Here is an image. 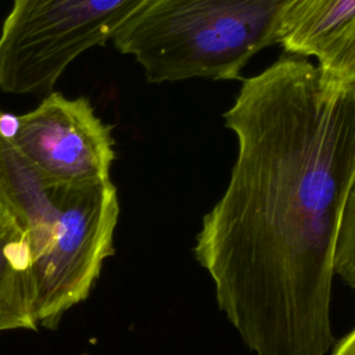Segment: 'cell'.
<instances>
[{"instance_id":"obj_1","label":"cell","mask_w":355,"mask_h":355,"mask_svg":"<svg viewBox=\"0 0 355 355\" xmlns=\"http://www.w3.org/2000/svg\"><path fill=\"white\" fill-rule=\"evenodd\" d=\"M239 151L194 255L255 355H324L331 283L355 184V90L304 57L243 79L223 114Z\"/></svg>"},{"instance_id":"obj_3","label":"cell","mask_w":355,"mask_h":355,"mask_svg":"<svg viewBox=\"0 0 355 355\" xmlns=\"http://www.w3.org/2000/svg\"><path fill=\"white\" fill-rule=\"evenodd\" d=\"M0 31V90L49 94L82 53L104 46L153 0H11Z\"/></svg>"},{"instance_id":"obj_12","label":"cell","mask_w":355,"mask_h":355,"mask_svg":"<svg viewBox=\"0 0 355 355\" xmlns=\"http://www.w3.org/2000/svg\"><path fill=\"white\" fill-rule=\"evenodd\" d=\"M331 355H355V329L336 344Z\"/></svg>"},{"instance_id":"obj_9","label":"cell","mask_w":355,"mask_h":355,"mask_svg":"<svg viewBox=\"0 0 355 355\" xmlns=\"http://www.w3.org/2000/svg\"><path fill=\"white\" fill-rule=\"evenodd\" d=\"M318 61L324 80L355 90V21L331 39Z\"/></svg>"},{"instance_id":"obj_10","label":"cell","mask_w":355,"mask_h":355,"mask_svg":"<svg viewBox=\"0 0 355 355\" xmlns=\"http://www.w3.org/2000/svg\"><path fill=\"white\" fill-rule=\"evenodd\" d=\"M334 270L348 286L355 288V184L348 196L338 232Z\"/></svg>"},{"instance_id":"obj_6","label":"cell","mask_w":355,"mask_h":355,"mask_svg":"<svg viewBox=\"0 0 355 355\" xmlns=\"http://www.w3.org/2000/svg\"><path fill=\"white\" fill-rule=\"evenodd\" d=\"M0 211L26 234L32 258L50 239L57 204L54 187L12 139L0 133Z\"/></svg>"},{"instance_id":"obj_2","label":"cell","mask_w":355,"mask_h":355,"mask_svg":"<svg viewBox=\"0 0 355 355\" xmlns=\"http://www.w3.org/2000/svg\"><path fill=\"white\" fill-rule=\"evenodd\" d=\"M291 0H153L111 39L150 83L240 79L247 62L277 43Z\"/></svg>"},{"instance_id":"obj_8","label":"cell","mask_w":355,"mask_h":355,"mask_svg":"<svg viewBox=\"0 0 355 355\" xmlns=\"http://www.w3.org/2000/svg\"><path fill=\"white\" fill-rule=\"evenodd\" d=\"M354 21L355 0H291L280 17L277 44L291 55L319 58Z\"/></svg>"},{"instance_id":"obj_5","label":"cell","mask_w":355,"mask_h":355,"mask_svg":"<svg viewBox=\"0 0 355 355\" xmlns=\"http://www.w3.org/2000/svg\"><path fill=\"white\" fill-rule=\"evenodd\" d=\"M12 140L54 189L111 180V126L85 97L49 93L35 110L19 115Z\"/></svg>"},{"instance_id":"obj_11","label":"cell","mask_w":355,"mask_h":355,"mask_svg":"<svg viewBox=\"0 0 355 355\" xmlns=\"http://www.w3.org/2000/svg\"><path fill=\"white\" fill-rule=\"evenodd\" d=\"M19 126V116L0 110V133L8 139H14Z\"/></svg>"},{"instance_id":"obj_7","label":"cell","mask_w":355,"mask_h":355,"mask_svg":"<svg viewBox=\"0 0 355 355\" xmlns=\"http://www.w3.org/2000/svg\"><path fill=\"white\" fill-rule=\"evenodd\" d=\"M36 327L31 245L15 220L0 211V331Z\"/></svg>"},{"instance_id":"obj_4","label":"cell","mask_w":355,"mask_h":355,"mask_svg":"<svg viewBox=\"0 0 355 355\" xmlns=\"http://www.w3.org/2000/svg\"><path fill=\"white\" fill-rule=\"evenodd\" d=\"M57 216L44 247L32 258L37 324L54 327L62 315L82 302L114 254L119 218L112 180L54 189Z\"/></svg>"}]
</instances>
